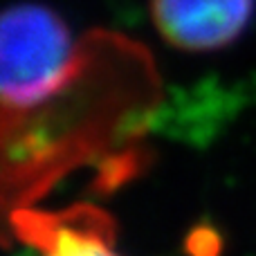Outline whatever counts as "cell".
<instances>
[{
    "instance_id": "3957f363",
    "label": "cell",
    "mask_w": 256,
    "mask_h": 256,
    "mask_svg": "<svg viewBox=\"0 0 256 256\" xmlns=\"http://www.w3.org/2000/svg\"><path fill=\"white\" fill-rule=\"evenodd\" d=\"M256 0H150V18L168 45L214 52L234 43L250 25Z\"/></svg>"
},
{
    "instance_id": "7a4b0ae2",
    "label": "cell",
    "mask_w": 256,
    "mask_h": 256,
    "mask_svg": "<svg viewBox=\"0 0 256 256\" xmlns=\"http://www.w3.org/2000/svg\"><path fill=\"white\" fill-rule=\"evenodd\" d=\"M12 220L18 238L38 256H120L110 216L92 204L56 212L18 207Z\"/></svg>"
},
{
    "instance_id": "6da1fadb",
    "label": "cell",
    "mask_w": 256,
    "mask_h": 256,
    "mask_svg": "<svg viewBox=\"0 0 256 256\" xmlns=\"http://www.w3.org/2000/svg\"><path fill=\"white\" fill-rule=\"evenodd\" d=\"M76 63L66 20L45 4L7 7L0 25V94L4 117L22 115L52 99Z\"/></svg>"
}]
</instances>
